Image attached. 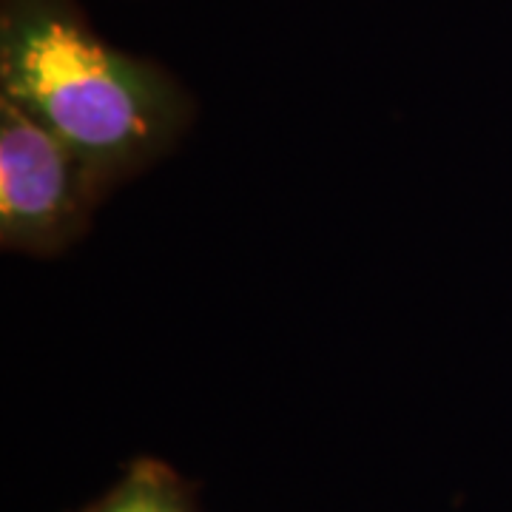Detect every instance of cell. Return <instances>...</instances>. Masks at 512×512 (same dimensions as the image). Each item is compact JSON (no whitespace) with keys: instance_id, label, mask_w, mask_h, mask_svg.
I'll list each match as a JSON object with an SVG mask.
<instances>
[{"instance_id":"2","label":"cell","mask_w":512,"mask_h":512,"mask_svg":"<svg viewBox=\"0 0 512 512\" xmlns=\"http://www.w3.org/2000/svg\"><path fill=\"white\" fill-rule=\"evenodd\" d=\"M111 191L35 117L0 100V248L55 259L89 234Z\"/></svg>"},{"instance_id":"3","label":"cell","mask_w":512,"mask_h":512,"mask_svg":"<svg viewBox=\"0 0 512 512\" xmlns=\"http://www.w3.org/2000/svg\"><path fill=\"white\" fill-rule=\"evenodd\" d=\"M74 512H202L194 487L177 467L154 456L128 461L103 493Z\"/></svg>"},{"instance_id":"1","label":"cell","mask_w":512,"mask_h":512,"mask_svg":"<svg viewBox=\"0 0 512 512\" xmlns=\"http://www.w3.org/2000/svg\"><path fill=\"white\" fill-rule=\"evenodd\" d=\"M0 100L57 134L109 191L163 163L197 120L183 80L106 40L80 0H0Z\"/></svg>"}]
</instances>
